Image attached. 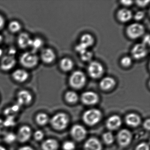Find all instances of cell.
Masks as SVG:
<instances>
[{"mask_svg":"<svg viewBox=\"0 0 150 150\" xmlns=\"http://www.w3.org/2000/svg\"><path fill=\"white\" fill-rule=\"evenodd\" d=\"M81 100L86 105H94L98 102L99 96L95 92L93 91H86L81 95Z\"/></svg>","mask_w":150,"mask_h":150,"instance_id":"10","label":"cell"},{"mask_svg":"<svg viewBox=\"0 0 150 150\" xmlns=\"http://www.w3.org/2000/svg\"><path fill=\"white\" fill-rule=\"evenodd\" d=\"M2 54H3V51H2V49L0 48V58L2 57Z\"/></svg>","mask_w":150,"mask_h":150,"instance_id":"47","label":"cell"},{"mask_svg":"<svg viewBox=\"0 0 150 150\" xmlns=\"http://www.w3.org/2000/svg\"><path fill=\"white\" fill-rule=\"evenodd\" d=\"M122 5L125 6H130L132 5L133 1H121Z\"/></svg>","mask_w":150,"mask_h":150,"instance_id":"43","label":"cell"},{"mask_svg":"<svg viewBox=\"0 0 150 150\" xmlns=\"http://www.w3.org/2000/svg\"><path fill=\"white\" fill-rule=\"evenodd\" d=\"M132 63V59L130 57L125 56L123 57L121 60V64L124 67L130 66Z\"/></svg>","mask_w":150,"mask_h":150,"instance_id":"34","label":"cell"},{"mask_svg":"<svg viewBox=\"0 0 150 150\" xmlns=\"http://www.w3.org/2000/svg\"><path fill=\"white\" fill-rule=\"evenodd\" d=\"M20 62L25 67L32 68L37 65L38 57L35 52H26L21 56Z\"/></svg>","mask_w":150,"mask_h":150,"instance_id":"4","label":"cell"},{"mask_svg":"<svg viewBox=\"0 0 150 150\" xmlns=\"http://www.w3.org/2000/svg\"><path fill=\"white\" fill-rule=\"evenodd\" d=\"M0 150H7L6 148L0 145Z\"/></svg>","mask_w":150,"mask_h":150,"instance_id":"46","label":"cell"},{"mask_svg":"<svg viewBox=\"0 0 150 150\" xmlns=\"http://www.w3.org/2000/svg\"><path fill=\"white\" fill-rule=\"evenodd\" d=\"M117 142L122 147H125L130 144L132 139V134L129 130H121L117 135Z\"/></svg>","mask_w":150,"mask_h":150,"instance_id":"7","label":"cell"},{"mask_svg":"<svg viewBox=\"0 0 150 150\" xmlns=\"http://www.w3.org/2000/svg\"><path fill=\"white\" fill-rule=\"evenodd\" d=\"M71 134L74 139L77 141H81L86 138V130L82 125H75L71 129Z\"/></svg>","mask_w":150,"mask_h":150,"instance_id":"8","label":"cell"},{"mask_svg":"<svg viewBox=\"0 0 150 150\" xmlns=\"http://www.w3.org/2000/svg\"><path fill=\"white\" fill-rule=\"evenodd\" d=\"M145 29L142 24L133 23L128 26L126 33L129 37L135 39L140 37L144 33Z\"/></svg>","mask_w":150,"mask_h":150,"instance_id":"5","label":"cell"},{"mask_svg":"<svg viewBox=\"0 0 150 150\" xmlns=\"http://www.w3.org/2000/svg\"><path fill=\"white\" fill-rule=\"evenodd\" d=\"M144 128L146 130L149 131L150 129V119H147L144 122Z\"/></svg>","mask_w":150,"mask_h":150,"instance_id":"40","label":"cell"},{"mask_svg":"<svg viewBox=\"0 0 150 150\" xmlns=\"http://www.w3.org/2000/svg\"><path fill=\"white\" fill-rule=\"evenodd\" d=\"M2 40H3V37H2L1 35H0V43L1 42Z\"/></svg>","mask_w":150,"mask_h":150,"instance_id":"48","label":"cell"},{"mask_svg":"<svg viewBox=\"0 0 150 150\" xmlns=\"http://www.w3.org/2000/svg\"><path fill=\"white\" fill-rule=\"evenodd\" d=\"M60 66L63 71H69L72 70L73 67V62L68 58H64L60 61Z\"/></svg>","mask_w":150,"mask_h":150,"instance_id":"24","label":"cell"},{"mask_svg":"<svg viewBox=\"0 0 150 150\" xmlns=\"http://www.w3.org/2000/svg\"><path fill=\"white\" fill-rule=\"evenodd\" d=\"M69 116L63 112L56 114L50 120V123L52 127L57 130H63L68 126L69 124Z\"/></svg>","mask_w":150,"mask_h":150,"instance_id":"1","label":"cell"},{"mask_svg":"<svg viewBox=\"0 0 150 150\" xmlns=\"http://www.w3.org/2000/svg\"><path fill=\"white\" fill-rule=\"evenodd\" d=\"M58 148V142L54 139H48L42 144V150H57Z\"/></svg>","mask_w":150,"mask_h":150,"instance_id":"19","label":"cell"},{"mask_svg":"<svg viewBox=\"0 0 150 150\" xmlns=\"http://www.w3.org/2000/svg\"><path fill=\"white\" fill-rule=\"evenodd\" d=\"M34 137L35 139L37 141H41L44 137V133L42 131L38 130L34 133Z\"/></svg>","mask_w":150,"mask_h":150,"instance_id":"36","label":"cell"},{"mask_svg":"<svg viewBox=\"0 0 150 150\" xmlns=\"http://www.w3.org/2000/svg\"><path fill=\"white\" fill-rule=\"evenodd\" d=\"M88 72L90 77L98 79L103 74L104 68L102 65L97 61H92L88 65Z\"/></svg>","mask_w":150,"mask_h":150,"instance_id":"6","label":"cell"},{"mask_svg":"<svg viewBox=\"0 0 150 150\" xmlns=\"http://www.w3.org/2000/svg\"><path fill=\"white\" fill-rule=\"evenodd\" d=\"M84 149V150H102V145L98 139L91 137L85 142Z\"/></svg>","mask_w":150,"mask_h":150,"instance_id":"15","label":"cell"},{"mask_svg":"<svg viewBox=\"0 0 150 150\" xmlns=\"http://www.w3.org/2000/svg\"><path fill=\"white\" fill-rule=\"evenodd\" d=\"M137 5L140 7H145L148 4L149 2V1H136Z\"/></svg>","mask_w":150,"mask_h":150,"instance_id":"41","label":"cell"},{"mask_svg":"<svg viewBox=\"0 0 150 150\" xmlns=\"http://www.w3.org/2000/svg\"><path fill=\"white\" fill-rule=\"evenodd\" d=\"M5 127H10L15 125L16 122L15 121L14 117H7L6 119L4 121Z\"/></svg>","mask_w":150,"mask_h":150,"instance_id":"33","label":"cell"},{"mask_svg":"<svg viewBox=\"0 0 150 150\" xmlns=\"http://www.w3.org/2000/svg\"><path fill=\"white\" fill-rule=\"evenodd\" d=\"M81 59L84 61H88L92 59L93 57V53L88 50L80 54Z\"/></svg>","mask_w":150,"mask_h":150,"instance_id":"32","label":"cell"},{"mask_svg":"<svg viewBox=\"0 0 150 150\" xmlns=\"http://www.w3.org/2000/svg\"><path fill=\"white\" fill-rule=\"evenodd\" d=\"M102 117V113L97 109H91L84 112L82 119L84 122L89 126H93L98 123Z\"/></svg>","mask_w":150,"mask_h":150,"instance_id":"2","label":"cell"},{"mask_svg":"<svg viewBox=\"0 0 150 150\" xmlns=\"http://www.w3.org/2000/svg\"><path fill=\"white\" fill-rule=\"evenodd\" d=\"M5 129L6 127L4 125V121L0 118V134L4 133Z\"/></svg>","mask_w":150,"mask_h":150,"instance_id":"39","label":"cell"},{"mask_svg":"<svg viewBox=\"0 0 150 150\" xmlns=\"http://www.w3.org/2000/svg\"><path fill=\"white\" fill-rule=\"evenodd\" d=\"M86 78L84 73L81 71L74 72L69 79V83L72 87L80 89L83 87L86 83Z\"/></svg>","mask_w":150,"mask_h":150,"instance_id":"3","label":"cell"},{"mask_svg":"<svg viewBox=\"0 0 150 150\" xmlns=\"http://www.w3.org/2000/svg\"><path fill=\"white\" fill-rule=\"evenodd\" d=\"M32 134V130L29 126L24 125L19 129L16 137L18 141L23 143L27 142L30 138Z\"/></svg>","mask_w":150,"mask_h":150,"instance_id":"11","label":"cell"},{"mask_svg":"<svg viewBox=\"0 0 150 150\" xmlns=\"http://www.w3.org/2000/svg\"><path fill=\"white\" fill-rule=\"evenodd\" d=\"M32 39L26 33H23L19 35L18 38V44L21 48H26L30 47Z\"/></svg>","mask_w":150,"mask_h":150,"instance_id":"21","label":"cell"},{"mask_svg":"<svg viewBox=\"0 0 150 150\" xmlns=\"http://www.w3.org/2000/svg\"><path fill=\"white\" fill-rule=\"evenodd\" d=\"M117 17L118 20L122 22H127L132 18L131 11L127 8H122L117 12Z\"/></svg>","mask_w":150,"mask_h":150,"instance_id":"20","label":"cell"},{"mask_svg":"<svg viewBox=\"0 0 150 150\" xmlns=\"http://www.w3.org/2000/svg\"><path fill=\"white\" fill-rule=\"evenodd\" d=\"M16 64L15 56L7 55L2 57L0 62V67L4 71H8L13 68Z\"/></svg>","mask_w":150,"mask_h":150,"instance_id":"12","label":"cell"},{"mask_svg":"<svg viewBox=\"0 0 150 150\" xmlns=\"http://www.w3.org/2000/svg\"><path fill=\"white\" fill-rule=\"evenodd\" d=\"M94 42V39L92 35L89 34H85L81 38L80 44L88 49L92 46Z\"/></svg>","mask_w":150,"mask_h":150,"instance_id":"23","label":"cell"},{"mask_svg":"<svg viewBox=\"0 0 150 150\" xmlns=\"http://www.w3.org/2000/svg\"><path fill=\"white\" fill-rule=\"evenodd\" d=\"M5 24V20L3 17L0 15V29L2 28Z\"/></svg>","mask_w":150,"mask_h":150,"instance_id":"45","label":"cell"},{"mask_svg":"<svg viewBox=\"0 0 150 150\" xmlns=\"http://www.w3.org/2000/svg\"><path fill=\"white\" fill-rule=\"evenodd\" d=\"M135 150H150V147L148 144L144 142L139 144L136 146Z\"/></svg>","mask_w":150,"mask_h":150,"instance_id":"37","label":"cell"},{"mask_svg":"<svg viewBox=\"0 0 150 150\" xmlns=\"http://www.w3.org/2000/svg\"><path fill=\"white\" fill-rule=\"evenodd\" d=\"M66 100L71 103H75L79 100V96L74 91H70L67 92L65 95Z\"/></svg>","mask_w":150,"mask_h":150,"instance_id":"27","label":"cell"},{"mask_svg":"<svg viewBox=\"0 0 150 150\" xmlns=\"http://www.w3.org/2000/svg\"><path fill=\"white\" fill-rule=\"evenodd\" d=\"M14 79L19 82H23L28 79V73L23 69H17L13 72Z\"/></svg>","mask_w":150,"mask_h":150,"instance_id":"18","label":"cell"},{"mask_svg":"<svg viewBox=\"0 0 150 150\" xmlns=\"http://www.w3.org/2000/svg\"><path fill=\"white\" fill-rule=\"evenodd\" d=\"M21 106H20L18 103L13 105L12 107H9L6 109L4 111V114L8 116L15 117L17 113H18L20 110Z\"/></svg>","mask_w":150,"mask_h":150,"instance_id":"25","label":"cell"},{"mask_svg":"<svg viewBox=\"0 0 150 150\" xmlns=\"http://www.w3.org/2000/svg\"><path fill=\"white\" fill-rule=\"evenodd\" d=\"M41 58L43 62L46 64L52 63L56 58L55 52L51 49L46 48L42 51Z\"/></svg>","mask_w":150,"mask_h":150,"instance_id":"17","label":"cell"},{"mask_svg":"<svg viewBox=\"0 0 150 150\" xmlns=\"http://www.w3.org/2000/svg\"><path fill=\"white\" fill-rule=\"evenodd\" d=\"M49 117L48 115L45 113H40L36 117V121L38 124L41 126H43L48 123Z\"/></svg>","mask_w":150,"mask_h":150,"instance_id":"26","label":"cell"},{"mask_svg":"<svg viewBox=\"0 0 150 150\" xmlns=\"http://www.w3.org/2000/svg\"><path fill=\"white\" fill-rule=\"evenodd\" d=\"M148 53L146 46L143 43L135 45L131 51L132 57L135 59H140L145 57Z\"/></svg>","mask_w":150,"mask_h":150,"instance_id":"9","label":"cell"},{"mask_svg":"<svg viewBox=\"0 0 150 150\" xmlns=\"http://www.w3.org/2000/svg\"><path fill=\"white\" fill-rule=\"evenodd\" d=\"M17 99V103L21 106L30 104L33 100V96L29 91L23 90L18 93Z\"/></svg>","mask_w":150,"mask_h":150,"instance_id":"13","label":"cell"},{"mask_svg":"<svg viewBox=\"0 0 150 150\" xmlns=\"http://www.w3.org/2000/svg\"><path fill=\"white\" fill-rule=\"evenodd\" d=\"M75 148V144L72 141H65L63 145L64 150H74Z\"/></svg>","mask_w":150,"mask_h":150,"instance_id":"35","label":"cell"},{"mask_svg":"<svg viewBox=\"0 0 150 150\" xmlns=\"http://www.w3.org/2000/svg\"><path fill=\"white\" fill-rule=\"evenodd\" d=\"M9 29L10 31L13 33L18 32L21 29V26L20 23L17 21H13L9 24Z\"/></svg>","mask_w":150,"mask_h":150,"instance_id":"31","label":"cell"},{"mask_svg":"<svg viewBox=\"0 0 150 150\" xmlns=\"http://www.w3.org/2000/svg\"><path fill=\"white\" fill-rule=\"evenodd\" d=\"M145 13L143 11H138L134 15V18L136 21H140L144 17Z\"/></svg>","mask_w":150,"mask_h":150,"instance_id":"38","label":"cell"},{"mask_svg":"<svg viewBox=\"0 0 150 150\" xmlns=\"http://www.w3.org/2000/svg\"><path fill=\"white\" fill-rule=\"evenodd\" d=\"M122 119L119 116L117 115L110 117L106 122V126L110 130L117 129L122 125Z\"/></svg>","mask_w":150,"mask_h":150,"instance_id":"14","label":"cell"},{"mask_svg":"<svg viewBox=\"0 0 150 150\" xmlns=\"http://www.w3.org/2000/svg\"><path fill=\"white\" fill-rule=\"evenodd\" d=\"M4 141L8 144H12L17 139L16 135L13 132H10L6 133L4 136Z\"/></svg>","mask_w":150,"mask_h":150,"instance_id":"30","label":"cell"},{"mask_svg":"<svg viewBox=\"0 0 150 150\" xmlns=\"http://www.w3.org/2000/svg\"><path fill=\"white\" fill-rule=\"evenodd\" d=\"M115 85V81L113 78L106 77L103 78L100 83V87L104 90H108L113 88Z\"/></svg>","mask_w":150,"mask_h":150,"instance_id":"22","label":"cell"},{"mask_svg":"<svg viewBox=\"0 0 150 150\" xmlns=\"http://www.w3.org/2000/svg\"><path fill=\"white\" fill-rule=\"evenodd\" d=\"M103 139L106 144L110 145L115 141V137L113 133L110 132H105L103 135Z\"/></svg>","mask_w":150,"mask_h":150,"instance_id":"29","label":"cell"},{"mask_svg":"<svg viewBox=\"0 0 150 150\" xmlns=\"http://www.w3.org/2000/svg\"><path fill=\"white\" fill-rule=\"evenodd\" d=\"M18 150H34L32 147L28 146H25L20 147Z\"/></svg>","mask_w":150,"mask_h":150,"instance_id":"44","label":"cell"},{"mask_svg":"<svg viewBox=\"0 0 150 150\" xmlns=\"http://www.w3.org/2000/svg\"><path fill=\"white\" fill-rule=\"evenodd\" d=\"M125 120L127 125L132 127H136L139 125L141 121L140 117L133 113L127 115Z\"/></svg>","mask_w":150,"mask_h":150,"instance_id":"16","label":"cell"},{"mask_svg":"<svg viewBox=\"0 0 150 150\" xmlns=\"http://www.w3.org/2000/svg\"><path fill=\"white\" fill-rule=\"evenodd\" d=\"M43 45V41L42 39L39 38H35L31 40L30 46L33 50V51L35 52L40 50Z\"/></svg>","mask_w":150,"mask_h":150,"instance_id":"28","label":"cell"},{"mask_svg":"<svg viewBox=\"0 0 150 150\" xmlns=\"http://www.w3.org/2000/svg\"><path fill=\"white\" fill-rule=\"evenodd\" d=\"M143 44L144 45L146 46H147V45H149V43H150V38H149V35H147L144 37L143 40Z\"/></svg>","mask_w":150,"mask_h":150,"instance_id":"42","label":"cell"}]
</instances>
